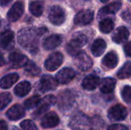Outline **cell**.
Segmentation results:
<instances>
[{
  "label": "cell",
  "instance_id": "1",
  "mask_svg": "<svg viewBox=\"0 0 131 130\" xmlns=\"http://www.w3.org/2000/svg\"><path fill=\"white\" fill-rule=\"evenodd\" d=\"M47 31L45 28H25L20 30L18 34V41L20 45L25 48L30 52H35L38 50V39Z\"/></svg>",
  "mask_w": 131,
  "mask_h": 130
},
{
  "label": "cell",
  "instance_id": "2",
  "mask_svg": "<svg viewBox=\"0 0 131 130\" xmlns=\"http://www.w3.org/2000/svg\"><path fill=\"white\" fill-rule=\"evenodd\" d=\"M103 125V121L97 116L90 118L83 113L75 115L70 123L72 130H102Z\"/></svg>",
  "mask_w": 131,
  "mask_h": 130
},
{
  "label": "cell",
  "instance_id": "3",
  "mask_svg": "<svg viewBox=\"0 0 131 130\" xmlns=\"http://www.w3.org/2000/svg\"><path fill=\"white\" fill-rule=\"evenodd\" d=\"M87 42V36L81 32H77L73 34L71 41L67 44L66 50L69 54L75 57L79 53V48L84 47Z\"/></svg>",
  "mask_w": 131,
  "mask_h": 130
},
{
  "label": "cell",
  "instance_id": "4",
  "mask_svg": "<svg viewBox=\"0 0 131 130\" xmlns=\"http://www.w3.org/2000/svg\"><path fill=\"white\" fill-rule=\"evenodd\" d=\"M49 21L54 25H62L66 18L64 10L59 5H53L48 12Z\"/></svg>",
  "mask_w": 131,
  "mask_h": 130
},
{
  "label": "cell",
  "instance_id": "5",
  "mask_svg": "<svg viewBox=\"0 0 131 130\" xmlns=\"http://www.w3.org/2000/svg\"><path fill=\"white\" fill-rule=\"evenodd\" d=\"M56 101H57V99L53 95H48L45 97H44L41 100L40 103L38 104V109L33 113L34 117L35 118H38V116H40L41 115L45 113L46 111H48L50 109V107L51 106L55 104Z\"/></svg>",
  "mask_w": 131,
  "mask_h": 130
},
{
  "label": "cell",
  "instance_id": "6",
  "mask_svg": "<svg viewBox=\"0 0 131 130\" xmlns=\"http://www.w3.org/2000/svg\"><path fill=\"white\" fill-rule=\"evenodd\" d=\"M107 115L111 121H122L127 116V110L123 105L117 104L109 110Z\"/></svg>",
  "mask_w": 131,
  "mask_h": 130
},
{
  "label": "cell",
  "instance_id": "7",
  "mask_svg": "<svg viewBox=\"0 0 131 130\" xmlns=\"http://www.w3.org/2000/svg\"><path fill=\"white\" fill-rule=\"evenodd\" d=\"M63 62V55L60 52H54L51 54L45 62V67L48 71H54L57 70Z\"/></svg>",
  "mask_w": 131,
  "mask_h": 130
},
{
  "label": "cell",
  "instance_id": "8",
  "mask_svg": "<svg viewBox=\"0 0 131 130\" xmlns=\"http://www.w3.org/2000/svg\"><path fill=\"white\" fill-rule=\"evenodd\" d=\"M24 10H25V7L22 2L18 1L15 2L7 14L8 20L11 22H15L18 21L23 15Z\"/></svg>",
  "mask_w": 131,
  "mask_h": 130
},
{
  "label": "cell",
  "instance_id": "9",
  "mask_svg": "<svg viewBox=\"0 0 131 130\" xmlns=\"http://www.w3.org/2000/svg\"><path fill=\"white\" fill-rule=\"evenodd\" d=\"M74 62H75V64L77 65V67L83 71L88 70L90 68H91V67L93 65L92 60L84 52H79L75 56Z\"/></svg>",
  "mask_w": 131,
  "mask_h": 130
},
{
  "label": "cell",
  "instance_id": "10",
  "mask_svg": "<svg viewBox=\"0 0 131 130\" xmlns=\"http://www.w3.org/2000/svg\"><path fill=\"white\" fill-rule=\"evenodd\" d=\"M9 64L12 68H21L26 66L28 62V57L19 53V52H13L9 54L8 57Z\"/></svg>",
  "mask_w": 131,
  "mask_h": 130
},
{
  "label": "cell",
  "instance_id": "11",
  "mask_svg": "<svg viewBox=\"0 0 131 130\" xmlns=\"http://www.w3.org/2000/svg\"><path fill=\"white\" fill-rule=\"evenodd\" d=\"M94 19V11L91 10H81L74 17V24L78 25H86Z\"/></svg>",
  "mask_w": 131,
  "mask_h": 130
},
{
  "label": "cell",
  "instance_id": "12",
  "mask_svg": "<svg viewBox=\"0 0 131 130\" xmlns=\"http://www.w3.org/2000/svg\"><path fill=\"white\" fill-rule=\"evenodd\" d=\"M75 77V71L69 67L61 69L56 74V80L61 84H67L70 83Z\"/></svg>",
  "mask_w": 131,
  "mask_h": 130
},
{
  "label": "cell",
  "instance_id": "13",
  "mask_svg": "<svg viewBox=\"0 0 131 130\" xmlns=\"http://www.w3.org/2000/svg\"><path fill=\"white\" fill-rule=\"evenodd\" d=\"M58 82L56 79L49 75L43 76L39 82V89L42 92H47L54 90L58 87Z\"/></svg>",
  "mask_w": 131,
  "mask_h": 130
},
{
  "label": "cell",
  "instance_id": "14",
  "mask_svg": "<svg viewBox=\"0 0 131 130\" xmlns=\"http://www.w3.org/2000/svg\"><path fill=\"white\" fill-rule=\"evenodd\" d=\"M122 2L121 1H115L106 6L101 8L98 12V18H103L108 15L116 14L121 8Z\"/></svg>",
  "mask_w": 131,
  "mask_h": 130
},
{
  "label": "cell",
  "instance_id": "15",
  "mask_svg": "<svg viewBox=\"0 0 131 130\" xmlns=\"http://www.w3.org/2000/svg\"><path fill=\"white\" fill-rule=\"evenodd\" d=\"M1 46L5 50H11L15 46V35L13 31L6 30L0 36Z\"/></svg>",
  "mask_w": 131,
  "mask_h": 130
},
{
  "label": "cell",
  "instance_id": "16",
  "mask_svg": "<svg viewBox=\"0 0 131 130\" xmlns=\"http://www.w3.org/2000/svg\"><path fill=\"white\" fill-rule=\"evenodd\" d=\"M59 122L60 120L58 116L54 112H50L43 116L41 122V126L45 129H51L57 126L59 124Z\"/></svg>",
  "mask_w": 131,
  "mask_h": 130
},
{
  "label": "cell",
  "instance_id": "17",
  "mask_svg": "<svg viewBox=\"0 0 131 130\" xmlns=\"http://www.w3.org/2000/svg\"><path fill=\"white\" fill-rule=\"evenodd\" d=\"M129 35H130L129 30L124 26H121L118 27L114 31L112 35V40L114 42L117 44H121L127 41L129 38Z\"/></svg>",
  "mask_w": 131,
  "mask_h": 130
},
{
  "label": "cell",
  "instance_id": "18",
  "mask_svg": "<svg viewBox=\"0 0 131 130\" xmlns=\"http://www.w3.org/2000/svg\"><path fill=\"white\" fill-rule=\"evenodd\" d=\"M62 41V38L59 34H51L43 41V48L45 50H53L58 48Z\"/></svg>",
  "mask_w": 131,
  "mask_h": 130
},
{
  "label": "cell",
  "instance_id": "19",
  "mask_svg": "<svg viewBox=\"0 0 131 130\" xmlns=\"http://www.w3.org/2000/svg\"><path fill=\"white\" fill-rule=\"evenodd\" d=\"M25 114V109L22 106L19 104H15L6 113L7 117L10 120H18L22 118Z\"/></svg>",
  "mask_w": 131,
  "mask_h": 130
},
{
  "label": "cell",
  "instance_id": "20",
  "mask_svg": "<svg viewBox=\"0 0 131 130\" xmlns=\"http://www.w3.org/2000/svg\"><path fill=\"white\" fill-rule=\"evenodd\" d=\"M100 84V79L94 74L88 75L82 81V87L86 90H94Z\"/></svg>",
  "mask_w": 131,
  "mask_h": 130
},
{
  "label": "cell",
  "instance_id": "21",
  "mask_svg": "<svg viewBox=\"0 0 131 130\" xmlns=\"http://www.w3.org/2000/svg\"><path fill=\"white\" fill-rule=\"evenodd\" d=\"M118 64V56L114 51L107 53L102 60V64L107 69H114Z\"/></svg>",
  "mask_w": 131,
  "mask_h": 130
},
{
  "label": "cell",
  "instance_id": "22",
  "mask_svg": "<svg viewBox=\"0 0 131 130\" xmlns=\"http://www.w3.org/2000/svg\"><path fill=\"white\" fill-rule=\"evenodd\" d=\"M106 48L107 44L105 41L102 38H97L94 41L91 46V53L95 57H100L103 54Z\"/></svg>",
  "mask_w": 131,
  "mask_h": 130
},
{
  "label": "cell",
  "instance_id": "23",
  "mask_svg": "<svg viewBox=\"0 0 131 130\" xmlns=\"http://www.w3.org/2000/svg\"><path fill=\"white\" fill-rule=\"evenodd\" d=\"M116 87V80L111 77L104 78L100 83V90L103 93H111Z\"/></svg>",
  "mask_w": 131,
  "mask_h": 130
},
{
  "label": "cell",
  "instance_id": "24",
  "mask_svg": "<svg viewBox=\"0 0 131 130\" xmlns=\"http://www.w3.org/2000/svg\"><path fill=\"white\" fill-rule=\"evenodd\" d=\"M19 79V76L18 74H10L4 77H2L0 80V87L2 89H8L10 88L15 83L18 81Z\"/></svg>",
  "mask_w": 131,
  "mask_h": 130
},
{
  "label": "cell",
  "instance_id": "25",
  "mask_svg": "<svg viewBox=\"0 0 131 130\" xmlns=\"http://www.w3.org/2000/svg\"><path fill=\"white\" fill-rule=\"evenodd\" d=\"M29 11L34 16H41L44 11V2L41 0L31 1L29 3Z\"/></svg>",
  "mask_w": 131,
  "mask_h": 130
},
{
  "label": "cell",
  "instance_id": "26",
  "mask_svg": "<svg viewBox=\"0 0 131 130\" xmlns=\"http://www.w3.org/2000/svg\"><path fill=\"white\" fill-rule=\"evenodd\" d=\"M31 90V84L28 81H22L16 85L14 89V93L16 96L23 97L28 94Z\"/></svg>",
  "mask_w": 131,
  "mask_h": 130
},
{
  "label": "cell",
  "instance_id": "27",
  "mask_svg": "<svg viewBox=\"0 0 131 130\" xmlns=\"http://www.w3.org/2000/svg\"><path fill=\"white\" fill-rule=\"evenodd\" d=\"M114 27V24L113 21L110 18H104L100 21L99 24V28L101 31L104 34H107L112 31Z\"/></svg>",
  "mask_w": 131,
  "mask_h": 130
},
{
  "label": "cell",
  "instance_id": "28",
  "mask_svg": "<svg viewBox=\"0 0 131 130\" xmlns=\"http://www.w3.org/2000/svg\"><path fill=\"white\" fill-rule=\"evenodd\" d=\"M117 77L119 79H127L131 77V61L127 62L118 71Z\"/></svg>",
  "mask_w": 131,
  "mask_h": 130
},
{
  "label": "cell",
  "instance_id": "29",
  "mask_svg": "<svg viewBox=\"0 0 131 130\" xmlns=\"http://www.w3.org/2000/svg\"><path fill=\"white\" fill-rule=\"evenodd\" d=\"M41 100V97L38 95H35V96H33V97H30L29 99L26 100L25 101L24 106L28 110L33 109V108H35V107L38 106V104L40 103Z\"/></svg>",
  "mask_w": 131,
  "mask_h": 130
},
{
  "label": "cell",
  "instance_id": "30",
  "mask_svg": "<svg viewBox=\"0 0 131 130\" xmlns=\"http://www.w3.org/2000/svg\"><path fill=\"white\" fill-rule=\"evenodd\" d=\"M12 100V97L9 93H0V111L4 110Z\"/></svg>",
  "mask_w": 131,
  "mask_h": 130
},
{
  "label": "cell",
  "instance_id": "31",
  "mask_svg": "<svg viewBox=\"0 0 131 130\" xmlns=\"http://www.w3.org/2000/svg\"><path fill=\"white\" fill-rule=\"evenodd\" d=\"M25 67L26 72L32 76H38L41 74V69L32 61H28Z\"/></svg>",
  "mask_w": 131,
  "mask_h": 130
},
{
  "label": "cell",
  "instance_id": "32",
  "mask_svg": "<svg viewBox=\"0 0 131 130\" xmlns=\"http://www.w3.org/2000/svg\"><path fill=\"white\" fill-rule=\"evenodd\" d=\"M121 96L126 103H131V86H125L123 88L121 91Z\"/></svg>",
  "mask_w": 131,
  "mask_h": 130
},
{
  "label": "cell",
  "instance_id": "33",
  "mask_svg": "<svg viewBox=\"0 0 131 130\" xmlns=\"http://www.w3.org/2000/svg\"><path fill=\"white\" fill-rule=\"evenodd\" d=\"M21 127L23 130H38L35 124L30 120H25L21 123Z\"/></svg>",
  "mask_w": 131,
  "mask_h": 130
},
{
  "label": "cell",
  "instance_id": "34",
  "mask_svg": "<svg viewBox=\"0 0 131 130\" xmlns=\"http://www.w3.org/2000/svg\"><path fill=\"white\" fill-rule=\"evenodd\" d=\"M107 130H127V128L121 124H114L109 126Z\"/></svg>",
  "mask_w": 131,
  "mask_h": 130
},
{
  "label": "cell",
  "instance_id": "35",
  "mask_svg": "<svg viewBox=\"0 0 131 130\" xmlns=\"http://www.w3.org/2000/svg\"><path fill=\"white\" fill-rule=\"evenodd\" d=\"M124 53L128 57H131V41L130 42H127L124 47Z\"/></svg>",
  "mask_w": 131,
  "mask_h": 130
},
{
  "label": "cell",
  "instance_id": "36",
  "mask_svg": "<svg viewBox=\"0 0 131 130\" xmlns=\"http://www.w3.org/2000/svg\"><path fill=\"white\" fill-rule=\"evenodd\" d=\"M0 130H8V125L3 120H0Z\"/></svg>",
  "mask_w": 131,
  "mask_h": 130
},
{
  "label": "cell",
  "instance_id": "37",
  "mask_svg": "<svg viewBox=\"0 0 131 130\" xmlns=\"http://www.w3.org/2000/svg\"><path fill=\"white\" fill-rule=\"evenodd\" d=\"M12 0H0V5L2 6H6L8 5Z\"/></svg>",
  "mask_w": 131,
  "mask_h": 130
},
{
  "label": "cell",
  "instance_id": "38",
  "mask_svg": "<svg viewBox=\"0 0 131 130\" xmlns=\"http://www.w3.org/2000/svg\"><path fill=\"white\" fill-rule=\"evenodd\" d=\"M5 64V60L4 57L2 56V54H0V67H2Z\"/></svg>",
  "mask_w": 131,
  "mask_h": 130
},
{
  "label": "cell",
  "instance_id": "39",
  "mask_svg": "<svg viewBox=\"0 0 131 130\" xmlns=\"http://www.w3.org/2000/svg\"><path fill=\"white\" fill-rule=\"evenodd\" d=\"M100 1H101L102 2H107L109 0H100Z\"/></svg>",
  "mask_w": 131,
  "mask_h": 130
},
{
  "label": "cell",
  "instance_id": "40",
  "mask_svg": "<svg viewBox=\"0 0 131 130\" xmlns=\"http://www.w3.org/2000/svg\"><path fill=\"white\" fill-rule=\"evenodd\" d=\"M12 130H20L18 128H17V127H13V129Z\"/></svg>",
  "mask_w": 131,
  "mask_h": 130
},
{
  "label": "cell",
  "instance_id": "41",
  "mask_svg": "<svg viewBox=\"0 0 131 130\" xmlns=\"http://www.w3.org/2000/svg\"><path fill=\"white\" fill-rule=\"evenodd\" d=\"M1 25H2V19H1V18H0V27H1Z\"/></svg>",
  "mask_w": 131,
  "mask_h": 130
},
{
  "label": "cell",
  "instance_id": "42",
  "mask_svg": "<svg viewBox=\"0 0 131 130\" xmlns=\"http://www.w3.org/2000/svg\"><path fill=\"white\" fill-rule=\"evenodd\" d=\"M128 1H130V2H131V0H128Z\"/></svg>",
  "mask_w": 131,
  "mask_h": 130
},
{
  "label": "cell",
  "instance_id": "43",
  "mask_svg": "<svg viewBox=\"0 0 131 130\" xmlns=\"http://www.w3.org/2000/svg\"><path fill=\"white\" fill-rule=\"evenodd\" d=\"M85 1H88V0H85Z\"/></svg>",
  "mask_w": 131,
  "mask_h": 130
}]
</instances>
